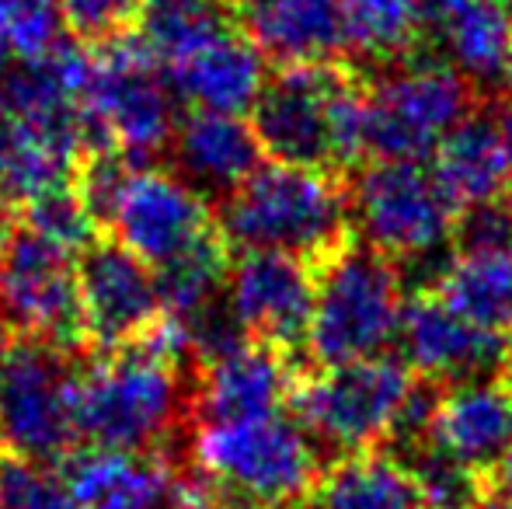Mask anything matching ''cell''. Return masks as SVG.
<instances>
[{"mask_svg": "<svg viewBox=\"0 0 512 509\" xmlns=\"http://www.w3.org/2000/svg\"><path fill=\"white\" fill-rule=\"evenodd\" d=\"M453 245L457 252H512V192L460 210Z\"/></svg>", "mask_w": 512, "mask_h": 509, "instance_id": "obj_34", "label": "cell"}, {"mask_svg": "<svg viewBox=\"0 0 512 509\" xmlns=\"http://www.w3.org/2000/svg\"><path fill=\"white\" fill-rule=\"evenodd\" d=\"M60 0H0V60L21 63L53 53L63 42Z\"/></svg>", "mask_w": 512, "mask_h": 509, "instance_id": "obj_30", "label": "cell"}, {"mask_svg": "<svg viewBox=\"0 0 512 509\" xmlns=\"http://www.w3.org/2000/svg\"><path fill=\"white\" fill-rule=\"evenodd\" d=\"M408 468L411 482L418 485V496L425 499L429 509H457L474 503V492L481 489V475H474L467 464L439 450L432 440L418 443V447L394 454Z\"/></svg>", "mask_w": 512, "mask_h": 509, "instance_id": "obj_31", "label": "cell"}, {"mask_svg": "<svg viewBox=\"0 0 512 509\" xmlns=\"http://www.w3.org/2000/svg\"><path fill=\"white\" fill-rule=\"evenodd\" d=\"M234 0H143L136 39L157 67L171 70L216 39L237 32Z\"/></svg>", "mask_w": 512, "mask_h": 509, "instance_id": "obj_26", "label": "cell"}, {"mask_svg": "<svg viewBox=\"0 0 512 509\" xmlns=\"http://www.w3.org/2000/svg\"><path fill=\"white\" fill-rule=\"evenodd\" d=\"M411 384L415 370L391 353L342 367H314L293 387L290 415L331 461L366 454L387 443Z\"/></svg>", "mask_w": 512, "mask_h": 509, "instance_id": "obj_6", "label": "cell"}, {"mask_svg": "<svg viewBox=\"0 0 512 509\" xmlns=\"http://www.w3.org/2000/svg\"><path fill=\"white\" fill-rule=\"evenodd\" d=\"M108 231L157 269L216 231V210L171 168L143 164L122 189Z\"/></svg>", "mask_w": 512, "mask_h": 509, "instance_id": "obj_14", "label": "cell"}, {"mask_svg": "<svg viewBox=\"0 0 512 509\" xmlns=\"http://www.w3.org/2000/svg\"><path fill=\"white\" fill-rule=\"evenodd\" d=\"M262 154L255 126L241 116L203 109L185 112L168 143L171 171L192 185L213 210L262 168Z\"/></svg>", "mask_w": 512, "mask_h": 509, "instance_id": "obj_17", "label": "cell"}, {"mask_svg": "<svg viewBox=\"0 0 512 509\" xmlns=\"http://www.w3.org/2000/svg\"><path fill=\"white\" fill-rule=\"evenodd\" d=\"M88 150V119L39 123V119L0 116V199L11 210L28 199L74 182L81 154Z\"/></svg>", "mask_w": 512, "mask_h": 509, "instance_id": "obj_19", "label": "cell"}, {"mask_svg": "<svg viewBox=\"0 0 512 509\" xmlns=\"http://www.w3.org/2000/svg\"><path fill=\"white\" fill-rule=\"evenodd\" d=\"M499 4H502V7H506V11L512 14V0H499Z\"/></svg>", "mask_w": 512, "mask_h": 509, "instance_id": "obj_41", "label": "cell"}, {"mask_svg": "<svg viewBox=\"0 0 512 509\" xmlns=\"http://www.w3.org/2000/svg\"><path fill=\"white\" fill-rule=\"evenodd\" d=\"M304 367L297 356L244 339L227 353L196 367L192 381V422H237L290 412V394Z\"/></svg>", "mask_w": 512, "mask_h": 509, "instance_id": "obj_16", "label": "cell"}, {"mask_svg": "<svg viewBox=\"0 0 512 509\" xmlns=\"http://www.w3.org/2000/svg\"><path fill=\"white\" fill-rule=\"evenodd\" d=\"M457 509H485V506H474V503H467V506H457Z\"/></svg>", "mask_w": 512, "mask_h": 509, "instance_id": "obj_43", "label": "cell"}, {"mask_svg": "<svg viewBox=\"0 0 512 509\" xmlns=\"http://www.w3.org/2000/svg\"><path fill=\"white\" fill-rule=\"evenodd\" d=\"M60 4L67 32L95 49L133 35L143 11V0H60Z\"/></svg>", "mask_w": 512, "mask_h": 509, "instance_id": "obj_33", "label": "cell"}, {"mask_svg": "<svg viewBox=\"0 0 512 509\" xmlns=\"http://www.w3.org/2000/svg\"><path fill=\"white\" fill-rule=\"evenodd\" d=\"M432 443L485 478L512 447V398L502 377L446 387L432 419Z\"/></svg>", "mask_w": 512, "mask_h": 509, "instance_id": "obj_20", "label": "cell"}, {"mask_svg": "<svg viewBox=\"0 0 512 509\" xmlns=\"http://www.w3.org/2000/svg\"><path fill=\"white\" fill-rule=\"evenodd\" d=\"M398 342L408 367L432 384L499 377L512 356L509 339L467 321L436 290H418L405 300Z\"/></svg>", "mask_w": 512, "mask_h": 509, "instance_id": "obj_15", "label": "cell"}, {"mask_svg": "<svg viewBox=\"0 0 512 509\" xmlns=\"http://www.w3.org/2000/svg\"><path fill=\"white\" fill-rule=\"evenodd\" d=\"M77 286L88 342L95 353L143 342L161 328L164 304L157 269L122 241L98 234L77 255Z\"/></svg>", "mask_w": 512, "mask_h": 509, "instance_id": "obj_12", "label": "cell"}, {"mask_svg": "<svg viewBox=\"0 0 512 509\" xmlns=\"http://www.w3.org/2000/svg\"><path fill=\"white\" fill-rule=\"evenodd\" d=\"M251 126L272 161L338 175L370 157V91L345 63H290L265 77Z\"/></svg>", "mask_w": 512, "mask_h": 509, "instance_id": "obj_2", "label": "cell"}, {"mask_svg": "<svg viewBox=\"0 0 512 509\" xmlns=\"http://www.w3.org/2000/svg\"><path fill=\"white\" fill-rule=\"evenodd\" d=\"M11 224H14V217H11V206L0 199V241H4V234L11 231Z\"/></svg>", "mask_w": 512, "mask_h": 509, "instance_id": "obj_36", "label": "cell"}, {"mask_svg": "<svg viewBox=\"0 0 512 509\" xmlns=\"http://www.w3.org/2000/svg\"><path fill=\"white\" fill-rule=\"evenodd\" d=\"M502 384H506V391H509V398H512V356H509V363H506V370H502Z\"/></svg>", "mask_w": 512, "mask_h": 509, "instance_id": "obj_38", "label": "cell"}, {"mask_svg": "<svg viewBox=\"0 0 512 509\" xmlns=\"http://www.w3.org/2000/svg\"><path fill=\"white\" fill-rule=\"evenodd\" d=\"M0 509H77L53 464L0 450Z\"/></svg>", "mask_w": 512, "mask_h": 509, "instance_id": "obj_32", "label": "cell"}, {"mask_svg": "<svg viewBox=\"0 0 512 509\" xmlns=\"http://www.w3.org/2000/svg\"><path fill=\"white\" fill-rule=\"evenodd\" d=\"M77 353L14 339L0 367V450L39 464H63L77 450Z\"/></svg>", "mask_w": 512, "mask_h": 509, "instance_id": "obj_8", "label": "cell"}, {"mask_svg": "<svg viewBox=\"0 0 512 509\" xmlns=\"http://www.w3.org/2000/svg\"><path fill=\"white\" fill-rule=\"evenodd\" d=\"M481 489H485L488 496H495V499H502V503L512 506V447L502 454V461L495 464L485 478H481Z\"/></svg>", "mask_w": 512, "mask_h": 509, "instance_id": "obj_35", "label": "cell"}, {"mask_svg": "<svg viewBox=\"0 0 512 509\" xmlns=\"http://www.w3.org/2000/svg\"><path fill=\"white\" fill-rule=\"evenodd\" d=\"M4 70H7V63L0 60V116H4Z\"/></svg>", "mask_w": 512, "mask_h": 509, "instance_id": "obj_39", "label": "cell"}, {"mask_svg": "<svg viewBox=\"0 0 512 509\" xmlns=\"http://www.w3.org/2000/svg\"><path fill=\"white\" fill-rule=\"evenodd\" d=\"M189 468L248 509H297L324 475V454L290 412L192 422Z\"/></svg>", "mask_w": 512, "mask_h": 509, "instance_id": "obj_4", "label": "cell"}, {"mask_svg": "<svg viewBox=\"0 0 512 509\" xmlns=\"http://www.w3.org/2000/svg\"><path fill=\"white\" fill-rule=\"evenodd\" d=\"M366 91L370 157L377 161H422L436 154L446 133L474 112L471 81L450 60L401 56Z\"/></svg>", "mask_w": 512, "mask_h": 509, "instance_id": "obj_9", "label": "cell"}, {"mask_svg": "<svg viewBox=\"0 0 512 509\" xmlns=\"http://www.w3.org/2000/svg\"><path fill=\"white\" fill-rule=\"evenodd\" d=\"M297 509H429L418 496L408 468L394 454L366 450V454L338 457L324 468L310 496Z\"/></svg>", "mask_w": 512, "mask_h": 509, "instance_id": "obj_25", "label": "cell"}, {"mask_svg": "<svg viewBox=\"0 0 512 509\" xmlns=\"http://www.w3.org/2000/svg\"><path fill=\"white\" fill-rule=\"evenodd\" d=\"M506 77H509V84H512V53H509V70H506Z\"/></svg>", "mask_w": 512, "mask_h": 509, "instance_id": "obj_42", "label": "cell"}, {"mask_svg": "<svg viewBox=\"0 0 512 509\" xmlns=\"http://www.w3.org/2000/svg\"><path fill=\"white\" fill-rule=\"evenodd\" d=\"M237 21L279 67L335 60L349 49L338 0H237Z\"/></svg>", "mask_w": 512, "mask_h": 509, "instance_id": "obj_21", "label": "cell"}, {"mask_svg": "<svg viewBox=\"0 0 512 509\" xmlns=\"http://www.w3.org/2000/svg\"><path fill=\"white\" fill-rule=\"evenodd\" d=\"M436 293L467 321L512 342V252H457L439 269Z\"/></svg>", "mask_w": 512, "mask_h": 509, "instance_id": "obj_27", "label": "cell"}, {"mask_svg": "<svg viewBox=\"0 0 512 509\" xmlns=\"http://www.w3.org/2000/svg\"><path fill=\"white\" fill-rule=\"evenodd\" d=\"M265 53L244 32H230L213 46L192 53L178 67L168 70V84L175 98L203 112L244 116L255 109L265 88Z\"/></svg>", "mask_w": 512, "mask_h": 509, "instance_id": "obj_23", "label": "cell"}, {"mask_svg": "<svg viewBox=\"0 0 512 509\" xmlns=\"http://www.w3.org/2000/svg\"><path fill=\"white\" fill-rule=\"evenodd\" d=\"M432 175L457 210L488 203V199L509 192L512 178L499 116L471 112L464 123L453 126L432 154Z\"/></svg>", "mask_w": 512, "mask_h": 509, "instance_id": "obj_24", "label": "cell"}, {"mask_svg": "<svg viewBox=\"0 0 512 509\" xmlns=\"http://www.w3.org/2000/svg\"><path fill=\"white\" fill-rule=\"evenodd\" d=\"M74 419L88 447L164 454L192 426V384L182 377V360L154 335L102 349L77 363Z\"/></svg>", "mask_w": 512, "mask_h": 509, "instance_id": "obj_1", "label": "cell"}, {"mask_svg": "<svg viewBox=\"0 0 512 509\" xmlns=\"http://www.w3.org/2000/svg\"><path fill=\"white\" fill-rule=\"evenodd\" d=\"M77 509H171L178 468L168 454L84 447L60 464Z\"/></svg>", "mask_w": 512, "mask_h": 509, "instance_id": "obj_18", "label": "cell"}, {"mask_svg": "<svg viewBox=\"0 0 512 509\" xmlns=\"http://www.w3.org/2000/svg\"><path fill=\"white\" fill-rule=\"evenodd\" d=\"M84 119H88V147L115 143L140 161L168 150L178 126L175 91L136 35L108 42L91 53Z\"/></svg>", "mask_w": 512, "mask_h": 509, "instance_id": "obj_10", "label": "cell"}, {"mask_svg": "<svg viewBox=\"0 0 512 509\" xmlns=\"http://www.w3.org/2000/svg\"><path fill=\"white\" fill-rule=\"evenodd\" d=\"M485 509H512L509 503H502V499H495V496H488L485 499Z\"/></svg>", "mask_w": 512, "mask_h": 509, "instance_id": "obj_40", "label": "cell"}, {"mask_svg": "<svg viewBox=\"0 0 512 509\" xmlns=\"http://www.w3.org/2000/svg\"><path fill=\"white\" fill-rule=\"evenodd\" d=\"M227 290L248 339L269 342L290 356L300 349L307 353L317 293L314 265L283 252H234Z\"/></svg>", "mask_w": 512, "mask_h": 509, "instance_id": "obj_13", "label": "cell"}, {"mask_svg": "<svg viewBox=\"0 0 512 509\" xmlns=\"http://www.w3.org/2000/svg\"><path fill=\"white\" fill-rule=\"evenodd\" d=\"M349 49L370 60H401L422 35V0H338Z\"/></svg>", "mask_w": 512, "mask_h": 509, "instance_id": "obj_28", "label": "cell"}, {"mask_svg": "<svg viewBox=\"0 0 512 509\" xmlns=\"http://www.w3.org/2000/svg\"><path fill=\"white\" fill-rule=\"evenodd\" d=\"M0 325L14 339H35L81 356L88 342L77 286V255L14 220L0 241Z\"/></svg>", "mask_w": 512, "mask_h": 509, "instance_id": "obj_11", "label": "cell"}, {"mask_svg": "<svg viewBox=\"0 0 512 509\" xmlns=\"http://www.w3.org/2000/svg\"><path fill=\"white\" fill-rule=\"evenodd\" d=\"M7 346H11V332L0 325V367H4V356H7Z\"/></svg>", "mask_w": 512, "mask_h": 509, "instance_id": "obj_37", "label": "cell"}, {"mask_svg": "<svg viewBox=\"0 0 512 509\" xmlns=\"http://www.w3.org/2000/svg\"><path fill=\"white\" fill-rule=\"evenodd\" d=\"M422 32L467 81H502L512 53V14L499 0H422Z\"/></svg>", "mask_w": 512, "mask_h": 509, "instance_id": "obj_22", "label": "cell"}, {"mask_svg": "<svg viewBox=\"0 0 512 509\" xmlns=\"http://www.w3.org/2000/svg\"><path fill=\"white\" fill-rule=\"evenodd\" d=\"M230 252H283L317 269L352 241L349 192L331 171L262 164L216 206Z\"/></svg>", "mask_w": 512, "mask_h": 509, "instance_id": "obj_3", "label": "cell"}, {"mask_svg": "<svg viewBox=\"0 0 512 509\" xmlns=\"http://www.w3.org/2000/svg\"><path fill=\"white\" fill-rule=\"evenodd\" d=\"M18 210L21 213L14 217L18 224H25L28 231H35L39 238L60 245L63 252H70V255H81L84 248L98 238V231H102L74 182L56 185V189L28 199Z\"/></svg>", "mask_w": 512, "mask_h": 509, "instance_id": "obj_29", "label": "cell"}, {"mask_svg": "<svg viewBox=\"0 0 512 509\" xmlns=\"http://www.w3.org/2000/svg\"><path fill=\"white\" fill-rule=\"evenodd\" d=\"M401 269L366 241H349L317 265L307 356L314 367L384 356L401 328Z\"/></svg>", "mask_w": 512, "mask_h": 509, "instance_id": "obj_5", "label": "cell"}, {"mask_svg": "<svg viewBox=\"0 0 512 509\" xmlns=\"http://www.w3.org/2000/svg\"><path fill=\"white\" fill-rule=\"evenodd\" d=\"M352 224L363 241L401 265L432 262L446 252L457 206L422 161H373L349 192Z\"/></svg>", "mask_w": 512, "mask_h": 509, "instance_id": "obj_7", "label": "cell"}]
</instances>
